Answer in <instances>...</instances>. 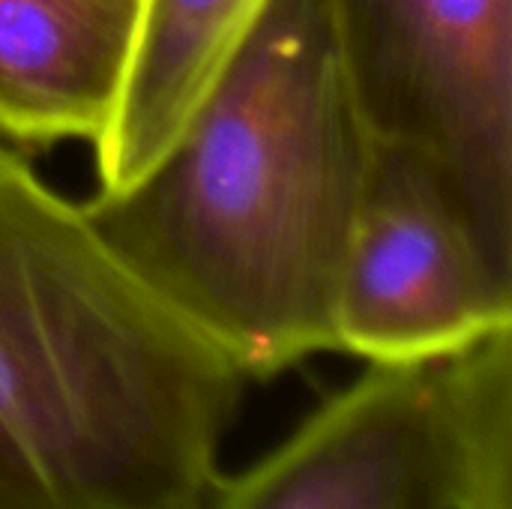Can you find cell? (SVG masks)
<instances>
[{
  "instance_id": "obj_1",
  "label": "cell",
  "mask_w": 512,
  "mask_h": 509,
  "mask_svg": "<svg viewBox=\"0 0 512 509\" xmlns=\"http://www.w3.org/2000/svg\"><path fill=\"white\" fill-rule=\"evenodd\" d=\"M369 165L327 0H264L156 162L81 210L174 315L270 378L336 351Z\"/></svg>"
},
{
  "instance_id": "obj_2",
  "label": "cell",
  "mask_w": 512,
  "mask_h": 509,
  "mask_svg": "<svg viewBox=\"0 0 512 509\" xmlns=\"http://www.w3.org/2000/svg\"><path fill=\"white\" fill-rule=\"evenodd\" d=\"M246 381L0 144V509H210Z\"/></svg>"
},
{
  "instance_id": "obj_3",
  "label": "cell",
  "mask_w": 512,
  "mask_h": 509,
  "mask_svg": "<svg viewBox=\"0 0 512 509\" xmlns=\"http://www.w3.org/2000/svg\"><path fill=\"white\" fill-rule=\"evenodd\" d=\"M210 509H512V327L369 363Z\"/></svg>"
},
{
  "instance_id": "obj_4",
  "label": "cell",
  "mask_w": 512,
  "mask_h": 509,
  "mask_svg": "<svg viewBox=\"0 0 512 509\" xmlns=\"http://www.w3.org/2000/svg\"><path fill=\"white\" fill-rule=\"evenodd\" d=\"M375 150L438 186L512 282V0H327Z\"/></svg>"
},
{
  "instance_id": "obj_5",
  "label": "cell",
  "mask_w": 512,
  "mask_h": 509,
  "mask_svg": "<svg viewBox=\"0 0 512 509\" xmlns=\"http://www.w3.org/2000/svg\"><path fill=\"white\" fill-rule=\"evenodd\" d=\"M336 351L369 363L453 354L512 327L498 276L438 186L411 159L375 150L336 288Z\"/></svg>"
},
{
  "instance_id": "obj_6",
  "label": "cell",
  "mask_w": 512,
  "mask_h": 509,
  "mask_svg": "<svg viewBox=\"0 0 512 509\" xmlns=\"http://www.w3.org/2000/svg\"><path fill=\"white\" fill-rule=\"evenodd\" d=\"M144 0H0V132L99 141L117 111Z\"/></svg>"
},
{
  "instance_id": "obj_7",
  "label": "cell",
  "mask_w": 512,
  "mask_h": 509,
  "mask_svg": "<svg viewBox=\"0 0 512 509\" xmlns=\"http://www.w3.org/2000/svg\"><path fill=\"white\" fill-rule=\"evenodd\" d=\"M264 0H144L117 111L96 141L99 189L141 177L186 123Z\"/></svg>"
}]
</instances>
